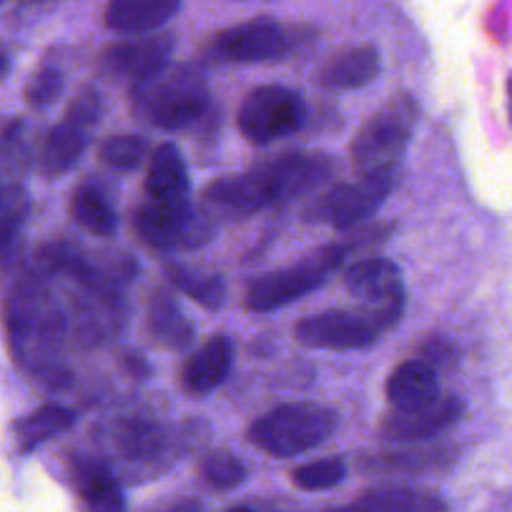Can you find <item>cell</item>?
I'll use <instances>...</instances> for the list:
<instances>
[{
  "label": "cell",
  "mask_w": 512,
  "mask_h": 512,
  "mask_svg": "<svg viewBox=\"0 0 512 512\" xmlns=\"http://www.w3.org/2000/svg\"><path fill=\"white\" fill-rule=\"evenodd\" d=\"M6 329L16 362L46 382L58 379L61 317L38 284H23L6 304Z\"/></svg>",
  "instance_id": "1"
},
{
  "label": "cell",
  "mask_w": 512,
  "mask_h": 512,
  "mask_svg": "<svg viewBox=\"0 0 512 512\" xmlns=\"http://www.w3.org/2000/svg\"><path fill=\"white\" fill-rule=\"evenodd\" d=\"M211 101L204 76L189 66H166L146 81L131 86V108L141 121L164 131L191 126Z\"/></svg>",
  "instance_id": "2"
},
{
  "label": "cell",
  "mask_w": 512,
  "mask_h": 512,
  "mask_svg": "<svg viewBox=\"0 0 512 512\" xmlns=\"http://www.w3.org/2000/svg\"><path fill=\"white\" fill-rule=\"evenodd\" d=\"M420 121V103L410 93H395L379 106L352 141V166L359 176L397 174Z\"/></svg>",
  "instance_id": "3"
},
{
  "label": "cell",
  "mask_w": 512,
  "mask_h": 512,
  "mask_svg": "<svg viewBox=\"0 0 512 512\" xmlns=\"http://www.w3.org/2000/svg\"><path fill=\"white\" fill-rule=\"evenodd\" d=\"M337 422V412L329 407L317 402H289L256 417L246 437L264 455L287 460L324 445L337 430Z\"/></svg>",
  "instance_id": "4"
},
{
  "label": "cell",
  "mask_w": 512,
  "mask_h": 512,
  "mask_svg": "<svg viewBox=\"0 0 512 512\" xmlns=\"http://www.w3.org/2000/svg\"><path fill=\"white\" fill-rule=\"evenodd\" d=\"M405 314V304L397 307H364L327 309L309 314L294 327V337L309 349L349 352V349L372 347L382 334L395 329Z\"/></svg>",
  "instance_id": "5"
},
{
  "label": "cell",
  "mask_w": 512,
  "mask_h": 512,
  "mask_svg": "<svg viewBox=\"0 0 512 512\" xmlns=\"http://www.w3.org/2000/svg\"><path fill=\"white\" fill-rule=\"evenodd\" d=\"M329 176H332V161L327 156L292 151L251 166L249 171L239 174V184L246 206L256 214L279 201L309 194Z\"/></svg>",
  "instance_id": "6"
},
{
  "label": "cell",
  "mask_w": 512,
  "mask_h": 512,
  "mask_svg": "<svg viewBox=\"0 0 512 512\" xmlns=\"http://www.w3.org/2000/svg\"><path fill=\"white\" fill-rule=\"evenodd\" d=\"M349 256L347 244H327L292 267L277 269L254 279L244 294V307L254 314H267L289 307L322 287L332 272H337Z\"/></svg>",
  "instance_id": "7"
},
{
  "label": "cell",
  "mask_w": 512,
  "mask_h": 512,
  "mask_svg": "<svg viewBox=\"0 0 512 512\" xmlns=\"http://www.w3.org/2000/svg\"><path fill=\"white\" fill-rule=\"evenodd\" d=\"M134 229L146 246L156 251H194L209 244L214 236V221L191 201L161 204L146 199L134 211Z\"/></svg>",
  "instance_id": "8"
},
{
  "label": "cell",
  "mask_w": 512,
  "mask_h": 512,
  "mask_svg": "<svg viewBox=\"0 0 512 512\" xmlns=\"http://www.w3.org/2000/svg\"><path fill=\"white\" fill-rule=\"evenodd\" d=\"M304 118H307V106L294 88L262 86L254 88L241 101L236 126L249 144L267 146L294 134Z\"/></svg>",
  "instance_id": "9"
},
{
  "label": "cell",
  "mask_w": 512,
  "mask_h": 512,
  "mask_svg": "<svg viewBox=\"0 0 512 512\" xmlns=\"http://www.w3.org/2000/svg\"><path fill=\"white\" fill-rule=\"evenodd\" d=\"M395 186L397 174L359 176L357 181L324 191L307 209V219L324 221L334 229H354L372 214H377L379 206L395 191Z\"/></svg>",
  "instance_id": "10"
},
{
  "label": "cell",
  "mask_w": 512,
  "mask_h": 512,
  "mask_svg": "<svg viewBox=\"0 0 512 512\" xmlns=\"http://www.w3.org/2000/svg\"><path fill=\"white\" fill-rule=\"evenodd\" d=\"M294 38L274 18H254L216 33L209 56L219 63H264L292 51Z\"/></svg>",
  "instance_id": "11"
},
{
  "label": "cell",
  "mask_w": 512,
  "mask_h": 512,
  "mask_svg": "<svg viewBox=\"0 0 512 512\" xmlns=\"http://www.w3.org/2000/svg\"><path fill=\"white\" fill-rule=\"evenodd\" d=\"M171 53H174V38L169 33L111 43L101 53V71L106 76L131 81V86H136L169 66Z\"/></svg>",
  "instance_id": "12"
},
{
  "label": "cell",
  "mask_w": 512,
  "mask_h": 512,
  "mask_svg": "<svg viewBox=\"0 0 512 512\" xmlns=\"http://www.w3.org/2000/svg\"><path fill=\"white\" fill-rule=\"evenodd\" d=\"M465 412L457 395H440L420 410H392L379 420V435L390 442H427L455 425Z\"/></svg>",
  "instance_id": "13"
},
{
  "label": "cell",
  "mask_w": 512,
  "mask_h": 512,
  "mask_svg": "<svg viewBox=\"0 0 512 512\" xmlns=\"http://www.w3.org/2000/svg\"><path fill=\"white\" fill-rule=\"evenodd\" d=\"M344 287L364 307H397L405 304L402 272L392 259L372 256L344 272Z\"/></svg>",
  "instance_id": "14"
},
{
  "label": "cell",
  "mask_w": 512,
  "mask_h": 512,
  "mask_svg": "<svg viewBox=\"0 0 512 512\" xmlns=\"http://www.w3.org/2000/svg\"><path fill=\"white\" fill-rule=\"evenodd\" d=\"M71 477L86 512H126L121 482L103 460L76 457L71 462Z\"/></svg>",
  "instance_id": "15"
},
{
  "label": "cell",
  "mask_w": 512,
  "mask_h": 512,
  "mask_svg": "<svg viewBox=\"0 0 512 512\" xmlns=\"http://www.w3.org/2000/svg\"><path fill=\"white\" fill-rule=\"evenodd\" d=\"M234 364V344L224 334H216L201 344L181 367V384L194 397H204L226 382Z\"/></svg>",
  "instance_id": "16"
},
{
  "label": "cell",
  "mask_w": 512,
  "mask_h": 512,
  "mask_svg": "<svg viewBox=\"0 0 512 512\" xmlns=\"http://www.w3.org/2000/svg\"><path fill=\"white\" fill-rule=\"evenodd\" d=\"M392 410H420L442 395L437 372L422 359H407L397 364L384 384Z\"/></svg>",
  "instance_id": "17"
},
{
  "label": "cell",
  "mask_w": 512,
  "mask_h": 512,
  "mask_svg": "<svg viewBox=\"0 0 512 512\" xmlns=\"http://www.w3.org/2000/svg\"><path fill=\"white\" fill-rule=\"evenodd\" d=\"M181 11V0H108L103 23L123 36L159 31Z\"/></svg>",
  "instance_id": "18"
},
{
  "label": "cell",
  "mask_w": 512,
  "mask_h": 512,
  "mask_svg": "<svg viewBox=\"0 0 512 512\" xmlns=\"http://www.w3.org/2000/svg\"><path fill=\"white\" fill-rule=\"evenodd\" d=\"M382 71V56L374 46H352L334 53L319 71V83L327 91H357L372 83Z\"/></svg>",
  "instance_id": "19"
},
{
  "label": "cell",
  "mask_w": 512,
  "mask_h": 512,
  "mask_svg": "<svg viewBox=\"0 0 512 512\" xmlns=\"http://www.w3.org/2000/svg\"><path fill=\"white\" fill-rule=\"evenodd\" d=\"M146 199L161 201V204H179L189 201V169L174 144L156 146L154 154L149 156V171L144 181Z\"/></svg>",
  "instance_id": "20"
},
{
  "label": "cell",
  "mask_w": 512,
  "mask_h": 512,
  "mask_svg": "<svg viewBox=\"0 0 512 512\" xmlns=\"http://www.w3.org/2000/svg\"><path fill=\"white\" fill-rule=\"evenodd\" d=\"M116 450L128 465L156 467L171 452V435L149 420H123L116 427Z\"/></svg>",
  "instance_id": "21"
},
{
  "label": "cell",
  "mask_w": 512,
  "mask_h": 512,
  "mask_svg": "<svg viewBox=\"0 0 512 512\" xmlns=\"http://www.w3.org/2000/svg\"><path fill=\"white\" fill-rule=\"evenodd\" d=\"M354 512H447L445 497L425 487H374L352 502Z\"/></svg>",
  "instance_id": "22"
},
{
  "label": "cell",
  "mask_w": 512,
  "mask_h": 512,
  "mask_svg": "<svg viewBox=\"0 0 512 512\" xmlns=\"http://www.w3.org/2000/svg\"><path fill=\"white\" fill-rule=\"evenodd\" d=\"M146 329H149L151 339L156 344L171 349V352L186 349L194 342V327L184 317L179 304L166 292H154L149 297V304H146Z\"/></svg>",
  "instance_id": "23"
},
{
  "label": "cell",
  "mask_w": 512,
  "mask_h": 512,
  "mask_svg": "<svg viewBox=\"0 0 512 512\" xmlns=\"http://www.w3.org/2000/svg\"><path fill=\"white\" fill-rule=\"evenodd\" d=\"M88 134H91V131H86V128L76 126L73 121L63 118L51 134L46 136V141H43L41 159H38L43 176L58 179V176L68 174V171L81 161L83 151H86L88 146Z\"/></svg>",
  "instance_id": "24"
},
{
  "label": "cell",
  "mask_w": 512,
  "mask_h": 512,
  "mask_svg": "<svg viewBox=\"0 0 512 512\" xmlns=\"http://www.w3.org/2000/svg\"><path fill=\"white\" fill-rule=\"evenodd\" d=\"M73 422H76V415L63 405H43L38 407V410L28 412L26 417H21V420L13 425L18 450L21 452L38 450L41 445L51 442L53 437L71 430Z\"/></svg>",
  "instance_id": "25"
},
{
  "label": "cell",
  "mask_w": 512,
  "mask_h": 512,
  "mask_svg": "<svg viewBox=\"0 0 512 512\" xmlns=\"http://www.w3.org/2000/svg\"><path fill=\"white\" fill-rule=\"evenodd\" d=\"M166 277H169V282L174 284L181 294L194 299V302L199 304V307H204L206 312H216V309L224 307L226 284L221 274L206 272V269L199 267H189V264L171 262L166 264Z\"/></svg>",
  "instance_id": "26"
},
{
  "label": "cell",
  "mask_w": 512,
  "mask_h": 512,
  "mask_svg": "<svg viewBox=\"0 0 512 512\" xmlns=\"http://www.w3.org/2000/svg\"><path fill=\"white\" fill-rule=\"evenodd\" d=\"M71 214L81 229L93 236H101V239H108L118 229L116 209L96 184H81L73 191Z\"/></svg>",
  "instance_id": "27"
},
{
  "label": "cell",
  "mask_w": 512,
  "mask_h": 512,
  "mask_svg": "<svg viewBox=\"0 0 512 512\" xmlns=\"http://www.w3.org/2000/svg\"><path fill=\"white\" fill-rule=\"evenodd\" d=\"M452 462L447 450H410V452H384L367 460V470L374 472H430Z\"/></svg>",
  "instance_id": "28"
},
{
  "label": "cell",
  "mask_w": 512,
  "mask_h": 512,
  "mask_svg": "<svg viewBox=\"0 0 512 512\" xmlns=\"http://www.w3.org/2000/svg\"><path fill=\"white\" fill-rule=\"evenodd\" d=\"M149 156V141L139 134L108 136L98 146V159L113 171H134Z\"/></svg>",
  "instance_id": "29"
},
{
  "label": "cell",
  "mask_w": 512,
  "mask_h": 512,
  "mask_svg": "<svg viewBox=\"0 0 512 512\" xmlns=\"http://www.w3.org/2000/svg\"><path fill=\"white\" fill-rule=\"evenodd\" d=\"M199 475L204 480L206 487L219 492H229L234 487H239L246 480V465L241 462V457H236L229 450H214L201 460Z\"/></svg>",
  "instance_id": "30"
},
{
  "label": "cell",
  "mask_w": 512,
  "mask_h": 512,
  "mask_svg": "<svg viewBox=\"0 0 512 512\" xmlns=\"http://www.w3.org/2000/svg\"><path fill=\"white\" fill-rule=\"evenodd\" d=\"M344 477H347V462L342 457H322V460L304 462L292 470L294 485L307 492L332 490Z\"/></svg>",
  "instance_id": "31"
},
{
  "label": "cell",
  "mask_w": 512,
  "mask_h": 512,
  "mask_svg": "<svg viewBox=\"0 0 512 512\" xmlns=\"http://www.w3.org/2000/svg\"><path fill=\"white\" fill-rule=\"evenodd\" d=\"M63 86H66V78L58 68L43 66L41 71L33 73V78L26 86V101L33 108H48L61 98Z\"/></svg>",
  "instance_id": "32"
},
{
  "label": "cell",
  "mask_w": 512,
  "mask_h": 512,
  "mask_svg": "<svg viewBox=\"0 0 512 512\" xmlns=\"http://www.w3.org/2000/svg\"><path fill=\"white\" fill-rule=\"evenodd\" d=\"M101 116H103V101L101 96H98V91H93V88H83V91L73 98V103L66 111L68 121L86 128V131H91V128L101 121Z\"/></svg>",
  "instance_id": "33"
},
{
  "label": "cell",
  "mask_w": 512,
  "mask_h": 512,
  "mask_svg": "<svg viewBox=\"0 0 512 512\" xmlns=\"http://www.w3.org/2000/svg\"><path fill=\"white\" fill-rule=\"evenodd\" d=\"M422 362H427L437 372V367L452 362V349L442 339H435V342L425 344V349H422Z\"/></svg>",
  "instance_id": "34"
},
{
  "label": "cell",
  "mask_w": 512,
  "mask_h": 512,
  "mask_svg": "<svg viewBox=\"0 0 512 512\" xmlns=\"http://www.w3.org/2000/svg\"><path fill=\"white\" fill-rule=\"evenodd\" d=\"M123 364L128 367V372L136 374L139 379H146V374H149V364L144 362V357H141V354L126 352L123 354Z\"/></svg>",
  "instance_id": "35"
},
{
  "label": "cell",
  "mask_w": 512,
  "mask_h": 512,
  "mask_svg": "<svg viewBox=\"0 0 512 512\" xmlns=\"http://www.w3.org/2000/svg\"><path fill=\"white\" fill-rule=\"evenodd\" d=\"M161 512H204V507H201L199 500H191V497H186V500L171 502V505L164 507Z\"/></svg>",
  "instance_id": "36"
},
{
  "label": "cell",
  "mask_w": 512,
  "mask_h": 512,
  "mask_svg": "<svg viewBox=\"0 0 512 512\" xmlns=\"http://www.w3.org/2000/svg\"><path fill=\"white\" fill-rule=\"evenodd\" d=\"M8 73V56L6 53H0V76H6Z\"/></svg>",
  "instance_id": "37"
},
{
  "label": "cell",
  "mask_w": 512,
  "mask_h": 512,
  "mask_svg": "<svg viewBox=\"0 0 512 512\" xmlns=\"http://www.w3.org/2000/svg\"><path fill=\"white\" fill-rule=\"evenodd\" d=\"M507 96H510V121H512V76L507 81Z\"/></svg>",
  "instance_id": "38"
},
{
  "label": "cell",
  "mask_w": 512,
  "mask_h": 512,
  "mask_svg": "<svg viewBox=\"0 0 512 512\" xmlns=\"http://www.w3.org/2000/svg\"><path fill=\"white\" fill-rule=\"evenodd\" d=\"M226 512H256V510H251V507L239 505V507H231V510H226Z\"/></svg>",
  "instance_id": "39"
},
{
  "label": "cell",
  "mask_w": 512,
  "mask_h": 512,
  "mask_svg": "<svg viewBox=\"0 0 512 512\" xmlns=\"http://www.w3.org/2000/svg\"><path fill=\"white\" fill-rule=\"evenodd\" d=\"M322 512H354L352 507H332V510H322Z\"/></svg>",
  "instance_id": "40"
},
{
  "label": "cell",
  "mask_w": 512,
  "mask_h": 512,
  "mask_svg": "<svg viewBox=\"0 0 512 512\" xmlns=\"http://www.w3.org/2000/svg\"><path fill=\"white\" fill-rule=\"evenodd\" d=\"M6 189H3V184H0V209H3V204H6Z\"/></svg>",
  "instance_id": "41"
},
{
  "label": "cell",
  "mask_w": 512,
  "mask_h": 512,
  "mask_svg": "<svg viewBox=\"0 0 512 512\" xmlns=\"http://www.w3.org/2000/svg\"><path fill=\"white\" fill-rule=\"evenodd\" d=\"M0 3H3V0H0Z\"/></svg>",
  "instance_id": "42"
}]
</instances>
